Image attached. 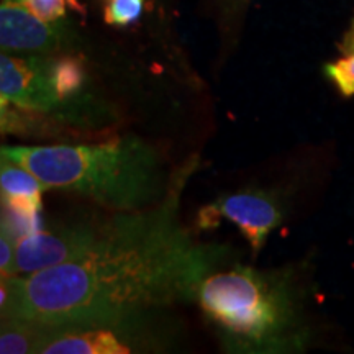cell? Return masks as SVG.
I'll list each match as a JSON object with an SVG mask.
<instances>
[{"mask_svg":"<svg viewBox=\"0 0 354 354\" xmlns=\"http://www.w3.org/2000/svg\"><path fill=\"white\" fill-rule=\"evenodd\" d=\"M184 177L156 209L102 228L95 245L79 258L2 277V318L48 331L107 328L146 308L197 297L220 251L198 245L180 227Z\"/></svg>","mask_w":354,"mask_h":354,"instance_id":"6da1fadb","label":"cell"},{"mask_svg":"<svg viewBox=\"0 0 354 354\" xmlns=\"http://www.w3.org/2000/svg\"><path fill=\"white\" fill-rule=\"evenodd\" d=\"M2 158L26 167L48 189L81 194L115 210H138L165 190L156 151L136 136L94 145L2 146Z\"/></svg>","mask_w":354,"mask_h":354,"instance_id":"7a4b0ae2","label":"cell"},{"mask_svg":"<svg viewBox=\"0 0 354 354\" xmlns=\"http://www.w3.org/2000/svg\"><path fill=\"white\" fill-rule=\"evenodd\" d=\"M197 299L233 342L254 351L281 342L290 322L281 282L251 268L209 274L198 286Z\"/></svg>","mask_w":354,"mask_h":354,"instance_id":"3957f363","label":"cell"},{"mask_svg":"<svg viewBox=\"0 0 354 354\" xmlns=\"http://www.w3.org/2000/svg\"><path fill=\"white\" fill-rule=\"evenodd\" d=\"M0 99L2 105H13L24 112H50L59 104L53 61L38 56L0 57Z\"/></svg>","mask_w":354,"mask_h":354,"instance_id":"277c9868","label":"cell"},{"mask_svg":"<svg viewBox=\"0 0 354 354\" xmlns=\"http://www.w3.org/2000/svg\"><path fill=\"white\" fill-rule=\"evenodd\" d=\"M220 218L233 221L253 248V253L258 254L272 230L282 221V212L268 194L240 192L221 197L202 209L198 223L202 228H214Z\"/></svg>","mask_w":354,"mask_h":354,"instance_id":"5b68a950","label":"cell"},{"mask_svg":"<svg viewBox=\"0 0 354 354\" xmlns=\"http://www.w3.org/2000/svg\"><path fill=\"white\" fill-rule=\"evenodd\" d=\"M100 233L102 230L73 227L26 234L15 245L12 276L38 272L76 259L95 245Z\"/></svg>","mask_w":354,"mask_h":354,"instance_id":"8992f818","label":"cell"},{"mask_svg":"<svg viewBox=\"0 0 354 354\" xmlns=\"http://www.w3.org/2000/svg\"><path fill=\"white\" fill-rule=\"evenodd\" d=\"M61 30L30 10L21 0H2L0 46L2 51L53 53L59 50Z\"/></svg>","mask_w":354,"mask_h":354,"instance_id":"52a82bcc","label":"cell"},{"mask_svg":"<svg viewBox=\"0 0 354 354\" xmlns=\"http://www.w3.org/2000/svg\"><path fill=\"white\" fill-rule=\"evenodd\" d=\"M39 353L44 354H123L130 348L107 328L48 331Z\"/></svg>","mask_w":354,"mask_h":354,"instance_id":"ba28073f","label":"cell"},{"mask_svg":"<svg viewBox=\"0 0 354 354\" xmlns=\"http://www.w3.org/2000/svg\"><path fill=\"white\" fill-rule=\"evenodd\" d=\"M48 330L35 326L32 323L2 318L0 330V353L2 354H28L39 353Z\"/></svg>","mask_w":354,"mask_h":354,"instance_id":"9c48e42d","label":"cell"},{"mask_svg":"<svg viewBox=\"0 0 354 354\" xmlns=\"http://www.w3.org/2000/svg\"><path fill=\"white\" fill-rule=\"evenodd\" d=\"M0 185L2 198H41V194L48 190L33 172L7 158H2Z\"/></svg>","mask_w":354,"mask_h":354,"instance_id":"30bf717a","label":"cell"},{"mask_svg":"<svg viewBox=\"0 0 354 354\" xmlns=\"http://www.w3.org/2000/svg\"><path fill=\"white\" fill-rule=\"evenodd\" d=\"M53 81H55L59 99H69L86 81V69H84L82 61L73 56H64L53 61Z\"/></svg>","mask_w":354,"mask_h":354,"instance_id":"8fae6325","label":"cell"},{"mask_svg":"<svg viewBox=\"0 0 354 354\" xmlns=\"http://www.w3.org/2000/svg\"><path fill=\"white\" fill-rule=\"evenodd\" d=\"M146 0H105L104 20L113 26H127L143 13Z\"/></svg>","mask_w":354,"mask_h":354,"instance_id":"7c38bea8","label":"cell"},{"mask_svg":"<svg viewBox=\"0 0 354 354\" xmlns=\"http://www.w3.org/2000/svg\"><path fill=\"white\" fill-rule=\"evenodd\" d=\"M325 74L344 97L354 95V53L326 64Z\"/></svg>","mask_w":354,"mask_h":354,"instance_id":"4fadbf2b","label":"cell"},{"mask_svg":"<svg viewBox=\"0 0 354 354\" xmlns=\"http://www.w3.org/2000/svg\"><path fill=\"white\" fill-rule=\"evenodd\" d=\"M35 15L46 21H57L66 13V0H21Z\"/></svg>","mask_w":354,"mask_h":354,"instance_id":"5bb4252c","label":"cell"},{"mask_svg":"<svg viewBox=\"0 0 354 354\" xmlns=\"http://www.w3.org/2000/svg\"><path fill=\"white\" fill-rule=\"evenodd\" d=\"M15 238L7 230L2 228V236H0V271H2V277L12 276L13 259H15Z\"/></svg>","mask_w":354,"mask_h":354,"instance_id":"9a60e30c","label":"cell"},{"mask_svg":"<svg viewBox=\"0 0 354 354\" xmlns=\"http://www.w3.org/2000/svg\"><path fill=\"white\" fill-rule=\"evenodd\" d=\"M339 51H342L344 56L353 55L354 53V21L351 24V26H349L346 35H344L342 44H339Z\"/></svg>","mask_w":354,"mask_h":354,"instance_id":"2e32d148","label":"cell"},{"mask_svg":"<svg viewBox=\"0 0 354 354\" xmlns=\"http://www.w3.org/2000/svg\"><path fill=\"white\" fill-rule=\"evenodd\" d=\"M68 2L71 3V6H74V7H79V0H68Z\"/></svg>","mask_w":354,"mask_h":354,"instance_id":"e0dca14e","label":"cell"}]
</instances>
